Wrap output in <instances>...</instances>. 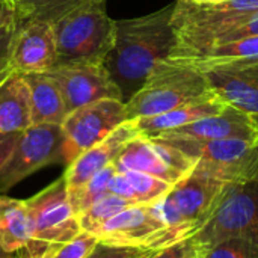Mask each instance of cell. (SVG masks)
<instances>
[{
  "instance_id": "obj_16",
  "label": "cell",
  "mask_w": 258,
  "mask_h": 258,
  "mask_svg": "<svg viewBox=\"0 0 258 258\" xmlns=\"http://www.w3.org/2000/svg\"><path fill=\"white\" fill-rule=\"evenodd\" d=\"M157 138H187L200 141L216 139H254L258 138V122L242 110L227 106L224 112L212 115L180 128L163 133Z\"/></svg>"
},
{
  "instance_id": "obj_1",
  "label": "cell",
  "mask_w": 258,
  "mask_h": 258,
  "mask_svg": "<svg viewBox=\"0 0 258 258\" xmlns=\"http://www.w3.org/2000/svg\"><path fill=\"white\" fill-rule=\"evenodd\" d=\"M174 9L175 2L144 17L115 20V42L103 63L124 103L144 86L156 62L168 59L175 48Z\"/></svg>"
},
{
  "instance_id": "obj_29",
  "label": "cell",
  "mask_w": 258,
  "mask_h": 258,
  "mask_svg": "<svg viewBox=\"0 0 258 258\" xmlns=\"http://www.w3.org/2000/svg\"><path fill=\"white\" fill-rule=\"evenodd\" d=\"M98 237L82 231L77 237H74L71 242L62 245L51 258H85L98 243Z\"/></svg>"
},
{
  "instance_id": "obj_14",
  "label": "cell",
  "mask_w": 258,
  "mask_h": 258,
  "mask_svg": "<svg viewBox=\"0 0 258 258\" xmlns=\"http://www.w3.org/2000/svg\"><path fill=\"white\" fill-rule=\"evenodd\" d=\"M138 135L141 133L135 119H128L119 127H116L101 142L95 144L94 147L82 153L73 163H70L63 174L70 201L97 172L112 165L122 151V148L127 145V142H130Z\"/></svg>"
},
{
  "instance_id": "obj_32",
  "label": "cell",
  "mask_w": 258,
  "mask_h": 258,
  "mask_svg": "<svg viewBox=\"0 0 258 258\" xmlns=\"http://www.w3.org/2000/svg\"><path fill=\"white\" fill-rule=\"evenodd\" d=\"M20 135L21 132L20 133H0V169L8 162Z\"/></svg>"
},
{
  "instance_id": "obj_27",
  "label": "cell",
  "mask_w": 258,
  "mask_h": 258,
  "mask_svg": "<svg viewBox=\"0 0 258 258\" xmlns=\"http://www.w3.org/2000/svg\"><path fill=\"white\" fill-rule=\"evenodd\" d=\"M159 249H145L139 246H125V245H112L98 242L95 248L85 258H144Z\"/></svg>"
},
{
  "instance_id": "obj_6",
  "label": "cell",
  "mask_w": 258,
  "mask_h": 258,
  "mask_svg": "<svg viewBox=\"0 0 258 258\" xmlns=\"http://www.w3.org/2000/svg\"><path fill=\"white\" fill-rule=\"evenodd\" d=\"M26 206L32 224V245L27 249H42L50 245L62 246L82 233L63 175L27 200Z\"/></svg>"
},
{
  "instance_id": "obj_36",
  "label": "cell",
  "mask_w": 258,
  "mask_h": 258,
  "mask_svg": "<svg viewBox=\"0 0 258 258\" xmlns=\"http://www.w3.org/2000/svg\"><path fill=\"white\" fill-rule=\"evenodd\" d=\"M5 255H8V254H6V252H5V251L2 249V246H0V258H3Z\"/></svg>"
},
{
  "instance_id": "obj_20",
  "label": "cell",
  "mask_w": 258,
  "mask_h": 258,
  "mask_svg": "<svg viewBox=\"0 0 258 258\" xmlns=\"http://www.w3.org/2000/svg\"><path fill=\"white\" fill-rule=\"evenodd\" d=\"M32 245V224L26 201L0 197V246L6 254Z\"/></svg>"
},
{
  "instance_id": "obj_34",
  "label": "cell",
  "mask_w": 258,
  "mask_h": 258,
  "mask_svg": "<svg viewBox=\"0 0 258 258\" xmlns=\"http://www.w3.org/2000/svg\"><path fill=\"white\" fill-rule=\"evenodd\" d=\"M14 18L12 9L9 8V5L6 3V0H0V24L9 21Z\"/></svg>"
},
{
  "instance_id": "obj_31",
  "label": "cell",
  "mask_w": 258,
  "mask_h": 258,
  "mask_svg": "<svg viewBox=\"0 0 258 258\" xmlns=\"http://www.w3.org/2000/svg\"><path fill=\"white\" fill-rule=\"evenodd\" d=\"M107 192L113 194V195H118L124 200H128V201H133L138 204L136 201V197H135V190L130 184V181L127 180V177L124 175V172H119L116 171V174L112 177L110 183H109V189Z\"/></svg>"
},
{
  "instance_id": "obj_24",
  "label": "cell",
  "mask_w": 258,
  "mask_h": 258,
  "mask_svg": "<svg viewBox=\"0 0 258 258\" xmlns=\"http://www.w3.org/2000/svg\"><path fill=\"white\" fill-rule=\"evenodd\" d=\"M127 180L130 181L138 204H153L165 198L174 184L163 181L154 175L138 172V171H122Z\"/></svg>"
},
{
  "instance_id": "obj_18",
  "label": "cell",
  "mask_w": 258,
  "mask_h": 258,
  "mask_svg": "<svg viewBox=\"0 0 258 258\" xmlns=\"http://www.w3.org/2000/svg\"><path fill=\"white\" fill-rule=\"evenodd\" d=\"M23 77L30 94L32 124L62 125L68 112L56 82L47 73L24 74Z\"/></svg>"
},
{
  "instance_id": "obj_21",
  "label": "cell",
  "mask_w": 258,
  "mask_h": 258,
  "mask_svg": "<svg viewBox=\"0 0 258 258\" xmlns=\"http://www.w3.org/2000/svg\"><path fill=\"white\" fill-rule=\"evenodd\" d=\"M95 0H6L14 14L15 24L27 21L56 23L70 12Z\"/></svg>"
},
{
  "instance_id": "obj_25",
  "label": "cell",
  "mask_w": 258,
  "mask_h": 258,
  "mask_svg": "<svg viewBox=\"0 0 258 258\" xmlns=\"http://www.w3.org/2000/svg\"><path fill=\"white\" fill-rule=\"evenodd\" d=\"M116 174V166L115 163L106 166L104 169H101L100 172H97L83 187L82 190L70 201L74 213L79 216L80 213H83L85 210H88L100 197H103L104 194H107L109 189V183L112 180V177Z\"/></svg>"
},
{
  "instance_id": "obj_11",
  "label": "cell",
  "mask_w": 258,
  "mask_h": 258,
  "mask_svg": "<svg viewBox=\"0 0 258 258\" xmlns=\"http://www.w3.org/2000/svg\"><path fill=\"white\" fill-rule=\"evenodd\" d=\"M116 171H138L177 184L198 163L177 147L162 139L138 135L122 148L113 162Z\"/></svg>"
},
{
  "instance_id": "obj_7",
  "label": "cell",
  "mask_w": 258,
  "mask_h": 258,
  "mask_svg": "<svg viewBox=\"0 0 258 258\" xmlns=\"http://www.w3.org/2000/svg\"><path fill=\"white\" fill-rule=\"evenodd\" d=\"M230 183L197 166L172 186L169 194L154 203L166 227L207 221Z\"/></svg>"
},
{
  "instance_id": "obj_10",
  "label": "cell",
  "mask_w": 258,
  "mask_h": 258,
  "mask_svg": "<svg viewBox=\"0 0 258 258\" xmlns=\"http://www.w3.org/2000/svg\"><path fill=\"white\" fill-rule=\"evenodd\" d=\"M189 63L203 71L219 100L258 122V57L192 60Z\"/></svg>"
},
{
  "instance_id": "obj_17",
  "label": "cell",
  "mask_w": 258,
  "mask_h": 258,
  "mask_svg": "<svg viewBox=\"0 0 258 258\" xmlns=\"http://www.w3.org/2000/svg\"><path fill=\"white\" fill-rule=\"evenodd\" d=\"M228 104H225L218 97L201 100L197 103H190L181 107H177L174 110H169L166 113H160L156 116H147L135 119L139 133L147 138H157L163 133H168L171 130L180 128L183 125H187L190 122H195L198 119L218 115L225 110Z\"/></svg>"
},
{
  "instance_id": "obj_9",
  "label": "cell",
  "mask_w": 258,
  "mask_h": 258,
  "mask_svg": "<svg viewBox=\"0 0 258 258\" xmlns=\"http://www.w3.org/2000/svg\"><path fill=\"white\" fill-rule=\"evenodd\" d=\"M125 121H128L125 103L115 98L100 100L68 113L62 124L63 163L67 166L73 163Z\"/></svg>"
},
{
  "instance_id": "obj_12",
  "label": "cell",
  "mask_w": 258,
  "mask_h": 258,
  "mask_svg": "<svg viewBox=\"0 0 258 258\" xmlns=\"http://www.w3.org/2000/svg\"><path fill=\"white\" fill-rule=\"evenodd\" d=\"M47 74L60 89L68 113L100 100H122L119 88L103 62L57 65Z\"/></svg>"
},
{
  "instance_id": "obj_26",
  "label": "cell",
  "mask_w": 258,
  "mask_h": 258,
  "mask_svg": "<svg viewBox=\"0 0 258 258\" xmlns=\"http://www.w3.org/2000/svg\"><path fill=\"white\" fill-rule=\"evenodd\" d=\"M198 258H258V243L231 239L210 248H201Z\"/></svg>"
},
{
  "instance_id": "obj_35",
  "label": "cell",
  "mask_w": 258,
  "mask_h": 258,
  "mask_svg": "<svg viewBox=\"0 0 258 258\" xmlns=\"http://www.w3.org/2000/svg\"><path fill=\"white\" fill-rule=\"evenodd\" d=\"M190 3H197V5H212V3H219L224 0H187Z\"/></svg>"
},
{
  "instance_id": "obj_3",
  "label": "cell",
  "mask_w": 258,
  "mask_h": 258,
  "mask_svg": "<svg viewBox=\"0 0 258 258\" xmlns=\"http://www.w3.org/2000/svg\"><path fill=\"white\" fill-rule=\"evenodd\" d=\"M106 2H91L53 23L57 65L104 62L116 29L115 20L106 12Z\"/></svg>"
},
{
  "instance_id": "obj_4",
  "label": "cell",
  "mask_w": 258,
  "mask_h": 258,
  "mask_svg": "<svg viewBox=\"0 0 258 258\" xmlns=\"http://www.w3.org/2000/svg\"><path fill=\"white\" fill-rule=\"evenodd\" d=\"M169 142L192 159L210 175L230 183H258V138L200 141L187 138H154Z\"/></svg>"
},
{
  "instance_id": "obj_38",
  "label": "cell",
  "mask_w": 258,
  "mask_h": 258,
  "mask_svg": "<svg viewBox=\"0 0 258 258\" xmlns=\"http://www.w3.org/2000/svg\"><path fill=\"white\" fill-rule=\"evenodd\" d=\"M150 255H151V254H150ZM150 255H147V257H144V258H148V257H150Z\"/></svg>"
},
{
  "instance_id": "obj_5",
  "label": "cell",
  "mask_w": 258,
  "mask_h": 258,
  "mask_svg": "<svg viewBox=\"0 0 258 258\" xmlns=\"http://www.w3.org/2000/svg\"><path fill=\"white\" fill-rule=\"evenodd\" d=\"M194 237L200 248H210L231 239L258 243L257 181L228 184L213 213Z\"/></svg>"
},
{
  "instance_id": "obj_37",
  "label": "cell",
  "mask_w": 258,
  "mask_h": 258,
  "mask_svg": "<svg viewBox=\"0 0 258 258\" xmlns=\"http://www.w3.org/2000/svg\"><path fill=\"white\" fill-rule=\"evenodd\" d=\"M3 258H14V257H12L11 254H8V255H5V257H3Z\"/></svg>"
},
{
  "instance_id": "obj_2",
  "label": "cell",
  "mask_w": 258,
  "mask_h": 258,
  "mask_svg": "<svg viewBox=\"0 0 258 258\" xmlns=\"http://www.w3.org/2000/svg\"><path fill=\"white\" fill-rule=\"evenodd\" d=\"M213 97L216 95L198 67L168 57L156 62L144 86L125 103V109L128 119H139Z\"/></svg>"
},
{
  "instance_id": "obj_30",
  "label": "cell",
  "mask_w": 258,
  "mask_h": 258,
  "mask_svg": "<svg viewBox=\"0 0 258 258\" xmlns=\"http://www.w3.org/2000/svg\"><path fill=\"white\" fill-rule=\"evenodd\" d=\"M201 248L194 236L153 252L148 258H198Z\"/></svg>"
},
{
  "instance_id": "obj_8",
  "label": "cell",
  "mask_w": 258,
  "mask_h": 258,
  "mask_svg": "<svg viewBox=\"0 0 258 258\" xmlns=\"http://www.w3.org/2000/svg\"><path fill=\"white\" fill-rule=\"evenodd\" d=\"M63 130L57 124H32L21 132L8 162L0 169V194L51 163L63 162Z\"/></svg>"
},
{
  "instance_id": "obj_28",
  "label": "cell",
  "mask_w": 258,
  "mask_h": 258,
  "mask_svg": "<svg viewBox=\"0 0 258 258\" xmlns=\"http://www.w3.org/2000/svg\"><path fill=\"white\" fill-rule=\"evenodd\" d=\"M17 26L14 18L0 24V85L12 76L11 70V54H12V42L15 38Z\"/></svg>"
},
{
  "instance_id": "obj_22",
  "label": "cell",
  "mask_w": 258,
  "mask_h": 258,
  "mask_svg": "<svg viewBox=\"0 0 258 258\" xmlns=\"http://www.w3.org/2000/svg\"><path fill=\"white\" fill-rule=\"evenodd\" d=\"M136 203L124 200L118 195H113L110 192L104 194L103 197H100L88 210H85L83 213H80L77 216L79 224L82 231L95 234L109 219H112L115 215H118L119 212L125 210L130 206H135Z\"/></svg>"
},
{
  "instance_id": "obj_33",
  "label": "cell",
  "mask_w": 258,
  "mask_h": 258,
  "mask_svg": "<svg viewBox=\"0 0 258 258\" xmlns=\"http://www.w3.org/2000/svg\"><path fill=\"white\" fill-rule=\"evenodd\" d=\"M59 248L60 246H57V245H50L42 249H30L32 252L26 258H51Z\"/></svg>"
},
{
  "instance_id": "obj_15",
  "label": "cell",
  "mask_w": 258,
  "mask_h": 258,
  "mask_svg": "<svg viewBox=\"0 0 258 258\" xmlns=\"http://www.w3.org/2000/svg\"><path fill=\"white\" fill-rule=\"evenodd\" d=\"M165 227L154 203L135 204L109 219L94 236L104 243L145 248L148 240Z\"/></svg>"
},
{
  "instance_id": "obj_23",
  "label": "cell",
  "mask_w": 258,
  "mask_h": 258,
  "mask_svg": "<svg viewBox=\"0 0 258 258\" xmlns=\"http://www.w3.org/2000/svg\"><path fill=\"white\" fill-rule=\"evenodd\" d=\"M242 57H258V35L231 41L227 44H219L203 51L195 53L186 59L177 60H224V59H242Z\"/></svg>"
},
{
  "instance_id": "obj_19",
  "label": "cell",
  "mask_w": 258,
  "mask_h": 258,
  "mask_svg": "<svg viewBox=\"0 0 258 258\" xmlns=\"http://www.w3.org/2000/svg\"><path fill=\"white\" fill-rule=\"evenodd\" d=\"M30 125L29 86L23 76L12 74L0 85V133H20Z\"/></svg>"
},
{
  "instance_id": "obj_13",
  "label": "cell",
  "mask_w": 258,
  "mask_h": 258,
  "mask_svg": "<svg viewBox=\"0 0 258 258\" xmlns=\"http://www.w3.org/2000/svg\"><path fill=\"white\" fill-rule=\"evenodd\" d=\"M17 32L12 42V74L48 73L57 65L56 38L53 24L45 21H27L15 24Z\"/></svg>"
}]
</instances>
